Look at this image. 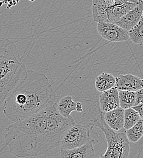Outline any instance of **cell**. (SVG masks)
Returning a JSON list of instances; mask_svg holds the SVG:
<instances>
[{
	"instance_id": "30bf717a",
	"label": "cell",
	"mask_w": 143,
	"mask_h": 158,
	"mask_svg": "<svg viewBox=\"0 0 143 158\" xmlns=\"http://www.w3.org/2000/svg\"><path fill=\"white\" fill-rule=\"evenodd\" d=\"M143 13V0H139L138 5L115 23L123 29L129 31L141 19Z\"/></svg>"
},
{
	"instance_id": "8fae6325",
	"label": "cell",
	"mask_w": 143,
	"mask_h": 158,
	"mask_svg": "<svg viewBox=\"0 0 143 158\" xmlns=\"http://www.w3.org/2000/svg\"><path fill=\"white\" fill-rule=\"evenodd\" d=\"M93 142L69 150H60L59 158H95Z\"/></svg>"
},
{
	"instance_id": "6da1fadb",
	"label": "cell",
	"mask_w": 143,
	"mask_h": 158,
	"mask_svg": "<svg viewBox=\"0 0 143 158\" xmlns=\"http://www.w3.org/2000/svg\"><path fill=\"white\" fill-rule=\"evenodd\" d=\"M74 119L59 113L54 102L34 116L6 128V145L20 158H37L59 146L61 135Z\"/></svg>"
},
{
	"instance_id": "52a82bcc",
	"label": "cell",
	"mask_w": 143,
	"mask_h": 158,
	"mask_svg": "<svg viewBox=\"0 0 143 158\" xmlns=\"http://www.w3.org/2000/svg\"><path fill=\"white\" fill-rule=\"evenodd\" d=\"M139 0H92V14L95 21L107 22L106 10L125 2H138Z\"/></svg>"
},
{
	"instance_id": "9c48e42d",
	"label": "cell",
	"mask_w": 143,
	"mask_h": 158,
	"mask_svg": "<svg viewBox=\"0 0 143 158\" xmlns=\"http://www.w3.org/2000/svg\"><path fill=\"white\" fill-rule=\"evenodd\" d=\"M99 110L106 113L120 107L119 91L113 87L107 91L102 92L99 96Z\"/></svg>"
},
{
	"instance_id": "ac0fdd59",
	"label": "cell",
	"mask_w": 143,
	"mask_h": 158,
	"mask_svg": "<svg viewBox=\"0 0 143 158\" xmlns=\"http://www.w3.org/2000/svg\"><path fill=\"white\" fill-rule=\"evenodd\" d=\"M141 119L138 112L133 108L124 110V128L127 130L133 127Z\"/></svg>"
},
{
	"instance_id": "7c38bea8",
	"label": "cell",
	"mask_w": 143,
	"mask_h": 158,
	"mask_svg": "<svg viewBox=\"0 0 143 158\" xmlns=\"http://www.w3.org/2000/svg\"><path fill=\"white\" fill-rule=\"evenodd\" d=\"M102 113L105 123L110 128L118 132L123 130L124 126V110L123 108L118 107Z\"/></svg>"
},
{
	"instance_id": "44dd1931",
	"label": "cell",
	"mask_w": 143,
	"mask_h": 158,
	"mask_svg": "<svg viewBox=\"0 0 143 158\" xmlns=\"http://www.w3.org/2000/svg\"><path fill=\"white\" fill-rule=\"evenodd\" d=\"M133 108L138 112V113L140 116L141 118L143 119V103L141 104L138 105L133 106Z\"/></svg>"
},
{
	"instance_id": "5bb4252c",
	"label": "cell",
	"mask_w": 143,
	"mask_h": 158,
	"mask_svg": "<svg viewBox=\"0 0 143 158\" xmlns=\"http://www.w3.org/2000/svg\"><path fill=\"white\" fill-rule=\"evenodd\" d=\"M138 4V2H125L108 8L106 10L107 22L115 23L127 13L134 9Z\"/></svg>"
},
{
	"instance_id": "9a60e30c",
	"label": "cell",
	"mask_w": 143,
	"mask_h": 158,
	"mask_svg": "<svg viewBox=\"0 0 143 158\" xmlns=\"http://www.w3.org/2000/svg\"><path fill=\"white\" fill-rule=\"evenodd\" d=\"M115 84L116 77L108 73H102L95 80V88L101 93L115 87Z\"/></svg>"
},
{
	"instance_id": "8992f818",
	"label": "cell",
	"mask_w": 143,
	"mask_h": 158,
	"mask_svg": "<svg viewBox=\"0 0 143 158\" xmlns=\"http://www.w3.org/2000/svg\"><path fill=\"white\" fill-rule=\"evenodd\" d=\"M97 31L101 37L110 42H122L130 39L128 31L113 23H98Z\"/></svg>"
},
{
	"instance_id": "4fadbf2b",
	"label": "cell",
	"mask_w": 143,
	"mask_h": 158,
	"mask_svg": "<svg viewBox=\"0 0 143 158\" xmlns=\"http://www.w3.org/2000/svg\"><path fill=\"white\" fill-rule=\"evenodd\" d=\"M57 108L61 116L66 118H70L71 116V114L73 111L78 113H82L83 111L82 103L74 102L71 96L62 97L57 103Z\"/></svg>"
},
{
	"instance_id": "ba28073f",
	"label": "cell",
	"mask_w": 143,
	"mask_h": 158,
	"mask_svg": "<svg viewBox=\"0 0 143 158\" xmlns=\"http://www.w3.org/2000/svg\"><path fill=\"white\" fill-rule=\"evenodd\" d=\"M115 87L118 91L136 92L143 88V79L132 74H121L116 77Z\"/></svg>"
},
{
	"instance_id": "e0dca14e",
	"label": "cell",
	"mask_w": 143,
	"mask_h": 158,
	"mask_svg": "<svg viewBox=\"0 0 143 158\" xmlns=\"http://www.w3.org/2000/svg\"><path fill=\"white\" fill-rule=\"evenodd\" d=\"M129 38L136 44H143V13L138 23L128 31Z\"/></svg>"
},
{
	"instance_id": "277c9868",
	"label": "cell",
	"mask_w": 143,
	"mask_h": 158,
	"mask_svg": "<svg viewBox=\"0 0 143 158\" xmlns=\"http://www.w3.org/2000/svg\"><path fill=\"white\" fill-rule=\"evenodd\" d=\"M95 127L101 130L107 143V148L99 158H128L130 153V141L125 131L118 132L110 128L105 123L103 113L99 110L98 117L88 119Z\"/></svg>"
},
{
	"instance_id": "5b68a950",
	"label": "cell",
	"mask_w": 143,
	"mask_h": 158,
	"mask_svg": "<svg viewBox=\"0 0 143 158\" xmlns=\"http://www.w3.org/2000/svg\"><path fill=\"white\" fill-rule=\"evenodd\" d=\"M95 126L88 124H78L74 120L66 128L61 135L59 146L61 150H69L93 142H98V134L94 130Z\"/></svg>"
},
{
	"instance_id": "3957f363",
	"label": "cell",
	"mask_w": 143,
	"mask_h": 158,
	"mask_svg": "<svg viewBox=\"0 0 143 158\" xmlns=\"http://www.w3.org/2000/svg\"><path fill=\"white\" fill-rule=\"evenodd\" d=\"M26 73L15 44L7 39L0 40V115L4 114L6 100L24 79Z\"/></svg>"
},
{
	"instance_id": "d6986e66",
	"label": "cell",
	"mask_w": 143,
	"mask_h": 158,
	"mask_svg": "<svg viewBox=\"0 0 143 158\" xmlns=\"http://www.w3.org/2000/svg\"><path fill=\"white\" fill-rule=\"evenodd\" d=\"M128 140L131 142H137L143 136V119L125 131Z\"/></svg>"
},
{
	"instance_id": "7a4b0ae2",
	"label": "cell",
	"mask_w": 143,
	"mask_h": 158,
	"mask_svg": "<svg viewBox=\"0 0 143 158\" xmlns=\"http://www.w3.org/2000/svg\"><path fill=\"white\" fill-rule=\"evenodd\" d=\"M56 100V91L48 77L27 70L24 79L6 100L3 113L16 122L40 112Z\"/></svg>"
},
{
	"instance_id": "7402d4cb",
	"label": "cell",
	"mask_w": 143,
	"mask_h": 158,
	"mask_svg": "<svg viewBox=\"0 0 143 158\" xmlns=\"http://www.w3.org/2000/svg\"></svg>"
},
{
	"instance_id": "2e32d148",
	"label": "cell",
	"mask_w": 143,
	"mask_h": 158,
	"mask_svg": "<svg viewBox=\"0 0 143 158\" xmlns=\"http://www.w3.org/2000/svg\"><path fill=\"white\" fill-rule=\"evenodd\" d=\"M120 107L124 110L133 108L136 103V92L119 91Z\"/></svg>"
},
{
	"instance_id": "ffe728a7",
	"label": "cell",
	"mask_w": 143,
	"mask_h": 158,
	"mask_svg": "<svg viewBox=\"0 0 143 158\" xmlns=\"http://www.w3.org/2000/svg\"><path fill=\"white\" fill-rule=\"evenodd\" d=\"M143 103V88L136 91V103L135 106Z\"/></svg>"
}]
</instances>
